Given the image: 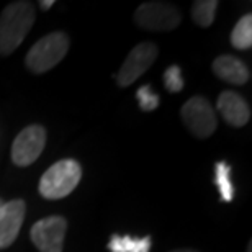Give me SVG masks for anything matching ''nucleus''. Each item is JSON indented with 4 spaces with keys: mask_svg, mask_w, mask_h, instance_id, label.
Masks as SVG:
<instances>
[{
    "mask_svg": "<svg viewBox=\"0 0 252 252\" xmlns=\"http://www.w3.org/2000/svg\"><path fill=\"white\" fill-rule=\"evenodd\" d=\"M34 23V7L30 2H12L0 15V54L17 49Z\"/></svg>",
    "mask_w": 252,
    "mask_h": 252,
    "instance_id": "1",
    "label": "nucleus"
},
{
    "mask_svg": "<svg viewBox=\"0 0 252 252\" xmlns=\"http://www.w3.org/2000/svg\"><path fill=\"white\" fill-rule=\"evenodd\" d=\"M138 27L153 32H170L182 22L180 12L167 2H146L139 5L134 15Z\"/></svg>",
    "mask_w": 252,
    "mask_h": 252,
    "instance_id": "4",
    "label": "nucleus"
},
{
    "mask_svg": "<svg viewBox=\"0 0 252 252\" xmlns=\"http://www.w3.org/2000/svg\"><path fill=\"white\" fill-rule=\"evenodd\" d=\"M136 97H138V103H139L141 110H144V112H153V110L159 107V95L153 92V89H151L149 84L138 89Z\"/></svg>",
    "mask_w": 252,
    "mask_h": 252,
    "instance_id": "16",
    "label": "nucleus"
},
{
    "mask_svg": "<svg viewBox=\"0 0 252 252\" xmlns=\"http://www.w3.org/2000/svg\"><path fill=\"white\" fill-rule=\"evenodd\" d=\"M67 221L63 216H48L32 228V241L41 252H63Z\"/></svg>",
    "mask_w": 252,
    "mask_h": 252,
    "instance_id": "8",
    "label": "nucleus"
},
{
    "mask_svg": "<svg viewBox=\"0 0 252 252\" xmlns=\"http://www.w3.org/2000/svg\"><path fill=\"white\" fill-rule=\"evenodd\" d=\"M216 8H218L216 0H196V2H193V7H191L193 22L201 28L210 27L215 22Z\"/></svg>",
    "mask_w": 252,
    "mask_h": 252,
    "instance_id": "14",
    "label": "nucleus"
},
{
    "mask_svg": "<svg viewBox=\"0 0 252 252\" xmlns=\"http://www.w3.org/2000/svg\"><path fill=\"white\" fill-rule=\"evenodd\" d=\"M164 85L169 92H180L184 89V77H182V69L179 65H170L165 69L164 72Z\"/></svg>",
    "mask_w": 252,
    "mask_h": 252,
    "instance_id": "17",
    "label": "nucleus"
},
{
    "mask_svg": "<svg viewBox=\"0 0 252 252\" xmlns=\"http://www.w3.org/2000/svg\"><path fill=\"white\" fill-rule=\"evenodd\" d=\"M231 167L226 162H216L215 165V184L218 187L221 198H223L226 203L228 201H233L234 198V187L231 184Z\"/></svg>",
    "mask_w": 252,
    "mask_h": 252,
    "instance_id": "15",
    "label": "nucleus"
},
{
    "mask_svg": "<svg viewBox=\"0 0 252 252\" xmlns=\"http://www.w3.org/2000/svg\"><path fill=\"white\" fill-rule=\"evenodd\" d=\"M218 110L224 122L234 126V128H241L251 120V107L246 102V98L241 97L239 94L233 92V90H224L218 97Z\"/></svg>",
    "mask_w": 252,
    "mask_h": 252,
    "instance_id": "10",
    "label": "nucleus"
},
{
    "mask_svg": "<svg viewBox=\"0 0 252 252\" xmlns=\"http://www.w3.org/2000/svg\"><path fill=\"white\" fill-rule=\"evenodd\" d=\"M156 58H158V46L154 43L146 41L136 44L128 54V58L125 59L117 77H115L117 84L120 87H128V85H131L154 64Z\"/></svg>",
    "mask_w": 252,
    "mask_h": 252,
    "instance_id": "7",
    "label": "nucleus"
},
{
    "mask_svg": "<svg viewBox=\"0 0 252 252\" xmlns=\"http://www.w3.org/2000/svg\"><path fill=\"white\" fill-rule=\"evenodd\" d=\"M25 220V201L12 200L3 203L0 213V249L10 248L20 233Z\"/></svg>",
    "mask_w": 252,
    "mask_h": 252,
    "instance_id": "9",
    "label": "nucleus"
},
{
    "mask_svg": "<svg viewBox=\"0 0 252 252\" xmlns=\"http://www.w3.org/2000/svg\"><path fill=\"white\" fill-rule=\"evenodd\" d=\"M172 252H196V251H191V249H180V251H172Z\"/></svg>",
    "mask_w": 252,
    "mask_h": 252,
    "instance_id": "19",
    "label": "nucleus"
},
{
    "mask_svg": "<svg viewBox=\"0 0 252 252\" xmlns=\"http://www.w3.org/2000/svg\"><path fill=\"white\" fill-rule=\"evenodd\" d=\"M54 5L53 0H43V2H39V7H41L43 10H48V8H51Z\"/></svg>",
    "mask_w": 252,
    "mask_h": 252,
    "instance_id": "18",
    "label": "nucleus"
},
{
    "mask_svg": "<svg viewBox=\"0 0 252 252\" xmlns=\"http://www.w3.org/2000/svg\"><path fill=\"white\" fill-rule=\"evenodd\" d=\"M231 44L236 49H251L252 46V15L246 13L236 23L231 33Z\"/></svg>",
    "mask_w": 252,
    "mask_h": 252,
    "instance_id": "13",
    "label": "nucleus"
},
{
    "mask_svg": "<svg viewBox=\"0 0 252 252\" xmlns=\"http://www.w3.org/2000/svg\"><path fill=\"white\" fill-rule=\"evenodd\" d=\"M151 236L146 238H131V236L113 234L110 238V252H149L151 251Z\"/></svg>",
    "mask_w": 252,
    "mask_h": 252,
    "instance_id": "12",
    "label": "nucleus"
},
{
    "mask_svg": "<svg viewBox=\"0 0 252 252\" xmlns=\"http://www.w3.org/2000/svg\"><path fill=\"white\" fill-rule=\"evenodd\" d=\"M182 120L196 138H210L216 129V115L210 102L203 97H191L180 110Z\"/></svg>",
    "mask_w": 252,
    "mask_h": 252,
    "instance_id": "5",
    "label": "nucleus"
},
{
    "mask_svg": "<svg viewBox=\"0 0 252 252\" xmlns=\"http://www.w3.org/2000/svg\"><path fill=\"white\" fill-rule=\"evenodd\" d=\"M213 72L224 82L234 85H244L251 79L249 69L241 59L234 56H220L213 63Z\"/></svg>",
    "mask_w": 252,
    "mask_h": 252,
    "instance_id": "11",
    "label": "nucleus"
},
{
    "mask_svg": "<svg viewBox=\"0 0 252 252\" xmlns=\"http://www.w3.org/2000/svg\"><path fill=\"white\" fill-rule=\"evenodd\" d=\"M80 177H82V169L77 160H59L43 174L39 180V193L48 200H61L75 190Z\"/></svg>",
    "mask_w": 252,
    "mask_h": 252,
    "instance_id": "2",
    "label": "nucleus"
},
{
    "mask_svg": "<svg viewBox=\"0 0 252 252\" xmlns=\"http://www.w3.org/2000/svg\"><path fill=\"white\" fill-rule=\"evenodd\" d=\"M2 210H3V201L0 200V213H2Z\"/></svg>",
    "mask_w": 252,
    "mask_h": 252,
    "instance_id": "20",
    "label": "nucleus"
},
{
    "mask_svg": "<svg viewBox=\"0 0 252 252\" xmlns=\"http://www.w3.org/2000/svg\"><path fill=\"white\" fill-rule=\"evenodd\" d=\"M46 144V129L39 125L27 126L20 131L12 146V160L20 167L33 164L41 156Z\"/></svg>",
    "mask_w": 252,
    "mask_h": 252,
    "instance_id": "6",
    "label": "nucleus"
},
{
    "mask_svg": "<svg viewBox=\"0 0 252 252\" xmlns=\"http://www.w3.org/2000/svg\"><path fill=\"white\" fill-rule=\"evenodd\" d=\"M69 49V38L63 32L43 36L27 54V65L34 74H43L63 61Z\"/></svg>",
    "mask_w": 252,
    "mask_h": 252,
    "instance_id": "3",
    "label": "nucleus"
}]
</instances>
